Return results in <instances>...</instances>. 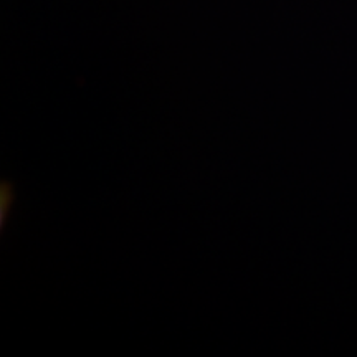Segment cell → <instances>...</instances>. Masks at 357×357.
Returning <instances> with one entry per match:
<instances>
[{
	"label": "cell",
	"mask_w": 357,
	"mask_h": 357,
	"mask_svg": "<svg viewBox=\"0 0 357 357\" xmlns=\"http://www.w3.org/2000/svg\"><path fill=\"white\" fill-rule=\"evenodd\" d=\"M2 192L7 195V200L2 195V212H0V218H2V220H0V222H2V227H3V223H6V217L8 215V212H10L12 197H13L12 185L10 184H2Z\"/></svg>",
	"instance_id": "cell-1"
}]
</instances>
